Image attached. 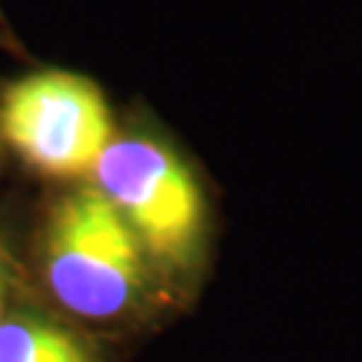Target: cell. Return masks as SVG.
<instances>
[{
	"instance_id": "1",
	"label": "cell",
	"mask_w": 362,
	"mask_h": 362,
	"mask_svg": "<svg viewBox=\"0 0 362 362\" xmlns=\"http://www.w3.org/2000/svg\"><path fill=\"white\" fill-rule=\"evenodd\" d=\"M92 172L165 285L191 287L209 257L212 209L188 158L163 134L139 127L113 136Z\"/></svg>"
},
{
	"instance_id": "2",
	"label": "cell",
	"mask_w": 362,
	"mask_h": 362,
	"mask_svg": "<svg viewBox=\"0 0 362 362\" xmlns=\"http://www.w3.org/2000/svg\"><path fill=\"white\" fill-rule=\"evenodd\" d=\"M45 275L62 306L90 320H139L168 287L104 193L66 195L47 226Z\"/></svg>"
},
{
	"instance_id": "3",
	"label": "cell",
	"mask_w": 362,
	"mask_h": 362,
	"mask_svg": "<svg viewBox=\"0 0 362 362\" xmlns=\"http://www.w3.org/2000/svg\"><path fill=\"white\" fill-rule=\"evenodd\" d=\"M0 134L26 165L57 179L92 172L115 136L104 92L69 71H40L10 85L0 99Z\"/></svg>"
},
{
	"instance_id": "4",
	"label": "cell",
	"mask_w": 362,
	"mask_h": 362,
	"mask_svg": "<svg viewBox=\"0 0 362 362\" xmlns=\"http://www.w3.org/2000/svg\"><path fill=\"white\" fill-rule=\"evenodd\" d=\"M0 362H97L85 346L35 317L0 320Z\"/></svg>"
},
{
	"instance_id": "5",
	"label": "cell",
	"mask_w": 362,
	"mask_h": 362,
	"mask_svg": "<svg viewBox=\"0 0 362 362\" xmlns=\"http://www.w3.org/2000/svg\"><path fill=\"white\" fill-rule=\"evenodd\" d=\"M3 306H5V269L0 262V317H3Z\"/></svg>"
}]
</instances>
